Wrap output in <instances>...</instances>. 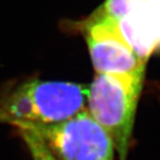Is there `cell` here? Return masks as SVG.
Here are the masks:
<instances>
[{"label": "cell", "mask_w": 160, "mask_h": 160, "mask_svg": "<svg viewBox=\"0 0 160 160\" xmlns=\"http://www.w3.org/2000/svg\"><path fill=\"white\" fill-rule=\"evenodd\" d=\"M88 86L30 79L0 98V123L48 124L67 120L86 107Z\"/></svg>", "instance_id": "obj_1"}, {"label": "cell", "mask_w": 160, "mask_h": 160, "mask_svg": "<svg viewBox=\"0 0 160 160\" xmlns=\"http://www.w3.org/2000/svg\"><path fill=\"white\" fill-rule=\"evenodd\" d=\"M144 77L96 74L88 86L87 110L108 133L119 160H127Z\"/></svg>", "instance_id": "obj_2"}, {"label": "cell", "mask_w": 160, "mask_h": 160, "mask_svg": "<svg viewBox=\"0 0 160 160\" xmlns=\"http://www.w3.org/2000/svg\"><path fill=\"white\" fill-rule=\"evenodd\" d=\"M16 128L35 132L61 160H114L115 147L110 136L86 107L59 122L20 123Z\"/></svg>", "instance_id": "obj_3"}, {"label": "cell", "mask_w": 160, "mask_h": 160, "mask_svg": "<svg viewBox=\"0 0 160 160\" xmlns=\"http://www.w3.org/2000/svg\"><path fill=\"white\" fill-rule=\"evenodd\" d=\"M82 31L97 74L145 76L147 62L124 40L118 21L94 12L82 23Z\"/></svg>", "instance_id": "obj_4"}, {"label": "cell", "mask_w": 160, "mask_h": 160, "mask_svg": "<svg viewBox=\"0 0 160 160\" xmlns=\"http://www.w3.org/2000/svg\"><path fill=\"white\" fill-rule=\"evenodd\" d=\"M118 24L122 37L141 60L148 62L160 49V0H133Z\"/></svg>", "instance_id": "obj_5"}, {"label": "cell", "mask_w": 160, "mask_h": 160, "mask_svg": "<svg viewBox=\"0 0 160 160\" xmlns=\"http://www.w3.org/2000/svg\"><path fill=\"white\" fill-rule=\"evenodd\" d=\"M18 133L27 146L32 160H58L35 132L26 128H18Z\"/></svg>", "instance_id": "obj_6"}]
</instances>
